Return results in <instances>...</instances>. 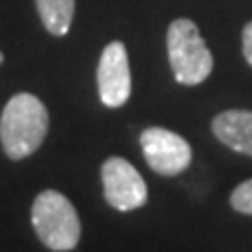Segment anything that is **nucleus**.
<instances>
[{
  "label": "nucleus",
  "mask_w": 252,
  "mask_h": 252,
  "mask_svg": "<svg viewBox=\"0 0 252 252\" xmlns=\"http://www.w3.org/2000/svg\"><path fill=\"white\" fill-rule=\"evenodd\" d=\"M49 131V112L33 94H14L2 108L0 143L12 161H21L40 150Z\"/></svg>",
  "instance_id": "obj_1"
},
{
  "label": "nucleus",
  "mask_w": 252,
  "mask_h": 252,
  "mask_svg": "<svg viewBox=\"0 0 252 252\" xmlns=\"http://www.w3.org/2000/svg\"><path fill=\"white\" fill-rule=\"evenodd\" d=\"M31 222L37 238L54 252L75 250L80 243L82 224L77 210L56 189L40 191L31 208Z\"/></svg>",
  "instance_id": "obj_2"
},
{
  "label": "nucleus",
  "mask_w": 252,
  "mask_h": 252,
  "mask_svg": "<svg viewBox=\"0 0 252 252\" xmlns=\"http://www.w3.org/2000/svg\"><path fill=\"white\" fill-rule=\"evenodd\" d=\"M166 49L173 75L185 87H196L213 72V54L191 19H173L166 33Z\"/></svg>",
  "instance_id": "obj_3"
},
{
  "label": "nucleus",
  "mask_w": 252,
  "mask_h": 252,
  "mask_svg": "<svg viewBox=\"0 0 252 252\" xmlns=\"http://www.w3.org/2000/svg\"><path fill=\"white\" fill-rule=\"evenodd\" d=\"M100 180H103V196L119 213L138 210L147 203V185L143 175L122 157H110L100 166Z\"/></svg>",
  "instance_id": "obj_4"
},
{
  "label": "nucleus",
  "mask_w": 252,
  "mask_h": 252,
  "mask_svg": "<svg viewBox=\"0 0 252 252\" xmlns=\"http://www.w3.org/2000/svg\"><path fill=\"white\" fill-rule=\"evenodd\" d=\"M140 147L147 166L159 175H180L191 163V145L175 131L150 126L140 133Z\"/></svg>",
  "instance_id": "obj_5"
},
{
  "label": "nucleus",
  "mask_w": 252,
  "mask_h": 252,
  "mask_svg": "<svg viewBox=\"0 0 252 252\" xmlns=\"http://www.w3.org/2000/svg\"><path fill=\"white\" fill-rule=\"evenodd\" d=\"M98 96L105 108L117 110L131 98V68H128V52L122 40H112L105 45L96 68Z\"/></svg>",
  "instance_id": "obj_6"
},
{
  "label": "nucleus",
  "mask_w": 252,
  "mask_h": 252,
  "mask_svg": "<svg viewBox=\"0 0 252 252\" xmlns=\"http://www.w3.org/2000/svg\"><path fill=\"white\" fill-rule=\"evenodd\" d=\"M213 133L229 150L252 157V112L250 110H224L213 119Z\"/></svg>",
  "instance_id": "obj_7"
},
{
  "label": "nucleus",
  "mask_w": 252,
  "mask_h": 252,
  "mask_svg": "<svg viewBox=\"0 0 252 252\" xmlns=\"http://www.w3.org/2000/svg\"><path fill=\"white\" fill-rule=\"evenodd\" d=\"M37 14L49 35L63 37L72 26L75 0H35Z\"/></svg>",
  "instance_id": "obj_8"
},
{
  "label": "nucleus",
  "mask_w": 252,
  "mask_h": 252,
  "mask_svg": "<svg viewBox=\"0 0 252 252\" xmlns=\"http://www.w3.org/2000/svg\"><path fill=\"white\" fill-rule=\"evenodd\" d=\"M229 203L236 213H243V215H252V180L241 182L238 187L231 191Z\"/></svg>",
  "instance_id": "obj_9"
},
{
  "label": "nucleus",
  "mask_w": 252,
  "mask_h": 252,
  "mask_svg": "<svg viewBox=\"0 0 252 252\" xmlns=\"http://www.w3.org/2000/svg\"><path fill=\"white\" fill-rule=\"evenodd\" d=\"M243 56L252 65V21H248L243 28Z\"/></svg>",
  "instance_id": "obj_10"
},
{
  "label": "nucleus",
  "mask_w": 252,
  "mask_h": 252,
  "mask_svg": "<svg viewBox=\"0 0 252 252\" xmlns=\"http://www.w3.org/2000/svg\"><path fill=\"white\" fill-rule=\"evenodd\" d=\"M2 59H5V56H2V52H0V65H2Z\"/></svg>",
  "instance_id": "obj_11"
}]
</instances>
